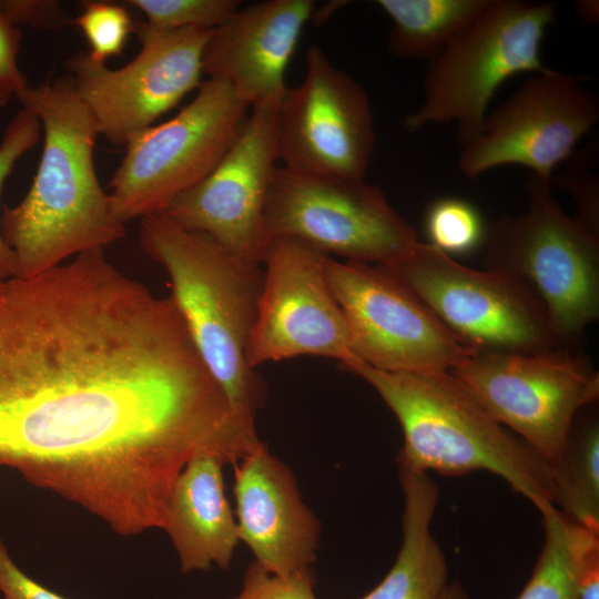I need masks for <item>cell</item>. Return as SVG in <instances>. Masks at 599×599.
I'll return each mask as SVG.
<instances>
[{
	"label": "cell",
	"instance_id": "cell-1",
	"mask_svg": "<svg viewBox=\"0 0 599 599\" xmlns=\"http://www.w3.org/2000/svg\"><path fill=\"white\" fill-rule=\"evenodd\" d=\"M255 429L169 297L103 248L0 288V467L121 536L161 529L193 457L234 464Z\"/></svg>",
	"mask_w": 599,
	"mask_h": 599
},
{
	"label": "cell",
	"instance_id": "cell-2",
	"mask_svg": "<svg viewBox=\"0 0 599 599\" xmlns=\"http://www.w3.org/2000/svg\"><path fill=\"white\" fill-rule=\"evenodd\" d=\"M18 100L40 120L43 149L23 200L3 206L0 232L16 254L17 277L30 278L119 241L126 227L100 185L98 129L70 77L29 87Z\"/></svg>",
	"mask_w": 599,
	"mask_h": 599
},
{
	"label": "cell",
	"instance_id": "cell-3",
	"mask_svg": "<svg viewBox=\"0 0 599 599\" xmlns=\"http://www.w3.org/2000/svg\"><path fill=\"white\" fill-rule=\"evenodd\" d=\"M341 367L368 383L398 419L404 435L399 468L445 476L486 470L540 514L556 507L551 467L493 418L449 370L387 372L361 361Z\"/></svg>",
	"mask_w": 599,
	"mask_h": 599
},
{
	"label": "cell",
	"instance_id": "cell-4",
	"mask_svg": "<svg viewBox=\"0 0 599 599\" xmlns=\"http://www.w3.org/2000/svg\"><path fill=\"white\" fill-rule=\"evenodd\" d=\"M144 253L167 273L174 301L205 366L234 410L255 423L266 387L246 362L263 286L262 264L165 214L140 220Z\"/></svg>",
	"mask_w": 599,
	"mask_h": 599
},
{
	"label": "cell",
	"instance_id": "cell-5",
	"mask_svg": "<svg viewBox=\"0 0 599 599\" xmlns=\"http://www.w3.org/2000/svg\"><path fill=\"white\" fill-rule=\"evenodd\" d=\"M555 3L488 0L469 26L428 63L423 101L404 120L418 132L434 124L455 123L463 146L480 130L498 88L519 73L549 70L541 42L555 22Z\"/></svg>",
	"mask_w": 599,
	"mask_h": 599
},
{
	"label": "cell",
	"instance_id": "cell-6",
	"mask_svg": "<svg viewBox=\"0 0 599 599\" xmlns=\"http://www.w3.org/2000/svg\"><path fill=\"white\" fill-rule=\"evenodd\" d=\"M550 185L530 174L527 211L498 217L483 245L489 268L532 288L567 345L599 315V238L565 213Z\"/></svg>",
	"mask_w": 599,
	"mask_h": 599
},
{
	"label": "cell",
	"instance_id": "cell-7",
	"mask_svg": "<svg viewBox=\"0 0 599 599\" xmlns=\"http://www.w3.org/2000/svg\"><path fill=\"white\" fill-rule=\"evenodd\" d=\"M383 266L470 353L536 354L565 345L538 295L514 274L467 267L419 241Z\"/></svg>",
	"mask_w": 599,
	"mask_h": 599
},
{
	"label": "cell",
	"instance_id": "cell-8",
	"mask_svg": "<svg viewBox=\"0 0 599 599\" xmlns=\"http://www.w3.org/2000/svg\"><path fill=\"white\" fill-rule=\"evenodd\" d=\"M250 110L229 82L209 78L175 116L134 135L110 181L116 216L126 224L163 213L213 170Z\"/></svg>",
	"mask_w": 599,
	"mask_h": 599
},
{
	"label": "cell",
	"instance_id": "cell-9",
	"mask_svg": "<svg viewBox=\"0 0 599 599\" xmlns=\"http://www.w3.org/2000/svg\"><path fill=\"white\" fill-rule=\"evenodd\" d=\"M449 372L552 471L578 412L599 396L598 373L585 356L562 347L536 354L470 353Z\"/></svg>",
	"mask_w": 599,
	"mask_h": 599
},
{
	"label": "cell",
	"instance_id": "cell-10",
	"mask_svg": "<svg viewBox=\"0 0 599 599\" xmlns=\"http://www.w3.org/2000/svg\"><path fill=\"white\" fill-rule=\"evenodd\" d=\"M268 236H290L346 261L389 265L418 242L383 191L364 179L276 169L265 205Z\"/></svg>",
	"mask_w": 599,
	"mask_h": 599
},
{
	"label": "cell",
	"instance_id": "cell-11",
	"mask_svg": "<svg viewBox=\"0 0 599 599\" xmlns=\"http://www.w3.org/2000/svg\"><path fill=\"white\" fill-rule=\"evenodd\" d=\"M134 33L141 49L120 69H109L87 52L67 60L69 77L99 135L118 146H125L200 88L203 53L212 30H160L139 21Z\"/></svg>",
	"mask_w": 599,
	"mask_h": 599
},
{
	"label": "cell",
	"instance_id": "cell-12",
	"mask_svg": "<svg viewBox=\"0 0 599 599\" xmlns=\"http://www.w3.org/2000/svg\"><path fill=\"white\" fill-rule=\"evenodd\" d=\"M326 276L357 361L387 372L450 370L470 352L390 271L364 262H326Z\"/></svg>",
	"mask_w": 599,
	"mask_h": 599
},
{
	"label": "cell",
	"instance_id": "cell-13",
	"mask_svg": "<svg viewBox=\"0 0 599 599\" xmlns=\"http://www.w3.org/2000/svg\"><path fill=\"white\" fill-rule=\"evenodd\" d=\"M599 120V101L579 77L549 69L528 78L487 114L461 146L458 167L468 179L504 165L527 167L551 182L555 169Z\"/></svg>",
	"mask_w": 599,
	"mask_h": 599
},
{
	"label": "cell",
	"instance_id": "cell-14",
	"mask_svg": "<svg viewBox=\"0 0 599 599\" xmlns=\"http://www.w3.org/2000/svg\"><path fill=\"white\" fill-rule=\"evenodd\" d=\"M329 255L301 240L272 237L263 258V286L247 347L251 368L298 356L357 361L326 276Z\"/></svg>",
	"mask_w": 599,
	"mask_h": 599
},
{
	"label": "cell",
	"instance_id": "cell-15",
	"mask_svg": "<svg viewBox=\"0 0 599 599\" xmlns=\"http://www.w3.org/2000/svg\"><path fill=\"white\" fill-rule=\"evenodd\" d=\"M376 144L365 89L318 45L306 52L302 83L287 88L277 112L278 161L317 175L364 179Z\"/></svg>",
	"mask_w": 599,
	"mask_h": 599
},
{
	"label": "cell",
	"instance_id": "cell-16",
	"mask_svg": "<svg viewBox=\"0 0 599 599\" xmlns=\"http://www.w3.org/2000/svg\"><path fill=\"white\" fill-rule=\"evenodd\" d=\"M278 105L251 108L213 170L163 212L181 227L203 233L236 255L260 264L271 241L264 214L278 167Z\"/></svg>",
	"mask_w": 599,
	"mask_h": 599
},
{
	"label": "cell",
	"instance_id": "cell-17",
	"mask_svg": "<svg viewBox=\"0 0 599 599\" xmlns=\"http://www.w3.org/2000/svg\"><path fill=\"white\" fill-rule=\"evenodd\" d=\"M233 467L240 541L255 562L281 577L312 572L319 522L303 501L291 469L263 443Z\"/></svg>",
	"mask_w": 599,
	"mask_h": 599
},
{
	"label": "cell",
	"instance_id": "cell-18",
	"mask_svg": "<svg viewBox=\"0 0 599 599\" xmlns=\"http://www.w3.org/2000/svg\"><path fill=\"white\" fill-rule=\"evenodd\" d=\"M314 7L312 0H268L240 8L212 30L203 73L229 82L250 108L281 103L285 70Z\"/></svg>",
	"mask_w": 599,
	"mask_h": 599
},
{
	"label": "cell",
	"instance_id": "cell-19",
	"mask_svg": "<svg viewBox=\"0 0 599 599\" xmlns=\"http://www.w3.org/2000/svg\"><path fill=\"white\" fill-rule=\"evenodd\" d=\"M216 456L193 457L177 476L162 528L177 554L182 572L229 569L240 542L235 514L225 495L223 466Z\"/></svg>",
	"mask_w": 599,
	"mask_h": 599
},
{
	"label": "cell",
	"instance_id": "cell-20",
	"mask_svg": "<svg viewBox=\"0 0 599 599\" xmlns=\"http://www.w3.org/2000/svg\"><path fill=\"white\" fill-rule=\"evenodd\" d=\"M403 541L384 579L361 599H439L447 588L445 554L432 534L439 493L428 474L399 468Z\"/></svg>",
	"mask_w": 599,
	"mask_h": 599
},
{
	"label": "cell",
	"instance_id": "cell-21",
	"mask_svg": "<svg viewBox=\"0 0 599 599\" xmlns=\"http://www.w3.org/2000/svg\"><path fill=\"white\" fill-rule=\"evenodd\" d=\"M488 0H377L392 21L389 52L400 59L437 58L479 14Z\"/></svg>",
	"mask_w": 599,
	"mask_h": 599
},
{
	"label": "cell",
	"instance_id": "cell-22",
	"mask_svg": "<svg viewBox=\"0 0 599 599\" xmlns=\"http://www.w3.org/2000/svg\"><path fill=\"white\" fill-rule=\"evenodd\" d=\"M555 506L570 521L599 532V424L590 416L572 425L554 470Z\"/></svg>",
	"mask_w": 599,
	"mask_h": 599
},
{
	"label": "cell",
	"instance_id": "cell-23",
	"mask_svg": "<svg viewBox=\"0 0 599 599\" xmlns=\"http://www.w3.org/2000/svg\"><path fill=\"white\" fill-rule=\"evenodd\" d=\"M541 516L545 542L529 580L516 599H579L565 517L557 507Z\"/></svg>",
	"mask_w": 599,
	"mask_h": 599
},
{
	"label": "cell",
	"instance_id": "cell-24",
	"mask_svg": "<svg viewBox=\"0 0 599 599\" xmlns=\"http://www.w3.org/2000/svg\"><path fill=\"white\" fill-rule=\"evenodd\" d=\"M430 245L451 256L467 254L483 245L486 226L478 210L458 197L434 201L425 216Z\"/></svg>",
	"mask_w": 599,
	"mask_h": 599
},
{
	"label": "cell",
	"instance_id": "cell-25",
	"mask_svg": "<svg viewBox=\"0 0 599 599\" xmlns=\"http://www.w3.org/2000/svg\"><path fill=\"white\" fill-rule=\"evenodd\" d=\"M145 22L160 30L200 28L214 30L241 7L237 0H129Z\"/></svg>",
	"mask_w": 599,
	"mask_h": 599
},
{
	"label": "cell",
	"instance_id": "cell-26",
	"mask_svg": "<svg viewBox=\"0 0 599 599\" xmlns=\"http://www.w3.org/2000/svg\"><path fill=\"white\" fill-rule=\"evenodd\" d=\"M82 12L74 19L85 37L88 55L98 63L122 53L135 22L123 4L105 1H84Z\"/></svg>",
	"mask_w": 599,
	"mask_h": 599
},
{
	"label": "cell",
	"instance_id": "cell-27",
	"mask_svg": "<svg viewBox=\"0 0 599 599\" xmlns=\"http://www.w3.org/2000/svg\"><path fill=\"white\" fill-rule=\"evenodd\" d=\"M42 133L41 122L29 109L22 106L7 125L0 142V194L6 179L17 161L37 145ZM18 276L14 252L0 232V281Z\"/></svg>",
	"mask_w": 599,
	"mask_h": 599
},
{
	"label": "cell",
	"instance_id": "cell-28",
	"mask_svg": "<svg viewBox=\"0 0 599 599\" xmlns=\"http://www.w3.org/2000/svg\"><path fill=\"white\" fill-rule=\"evenodd\" d=\"M314 586V571L281 577L254 561L246 569L241 591L232 599H317Z\"/></svg>",
	"mask_w": 599,
	"mask_h": 599
},
{
	"label": "cell",
	"instance_id": "cell-29",
	"mask_svg": "<svg viewBox=\"0 0 599 599\" xmlns=\"http://www.w3.org/2000/svg\"><path fill=\"white\" fill-rule=\"evenodd\" d=\"M565 526L579 599H599V532L577 525L566 517Z\"/></svg>",
	"mask_w": 599,
	"mask_h": 599
},
{
	"label": "cell",
	"instance_id": "cell-30",
	"mask_svg": "<svg viewBox=\"0 0 599 599\" xmlns=\"http://www.w3.org/2000/svg\"><path fill=\"white\" fill-rule=\"evenodd\" d=\"M21 39L20 30L0 14V106H6L12 98L19 99L29 89L17 63Z\"/></svg>",
	"mask_w": 599,
	"mask_h": 599
},
{
	"label": "cell",
	"instance_id": "cell-31",
	"mask_svg": "<svg viewBox=\"0 0 599 599\" xmlns=\"http://www.w3.org/2000/svg\"><path fill=\"white\" fill-rule=\"evenodd\" d=\"M0 14L13 26L26 24L38 29H60L70 20L55 0H0Z\"/></svg>",
	"mask_w": 599,
	"mask_h": 599
},
{
	"label": "cell",
	"instance_id": "cell-32",
	"mask_svg": "<svg viewBox=\"0 0 599 599\" xmlns=\"http://www.w3.org/2000/svg\"><path fill=\"white\" fill-rule=\"evenodd\" d=\"M0 591L4 599H68L24 573L0 538Z\"/></svg>",
	"mask_w": 599,
	"mask_h": 599
},
{
	"label": "cell",
	"instance_id": "cell-33",
	"mask_svg": "<svg viewBox=\"0 0 599 599\" xmlns=\"http://www.w3.org/2000/svg\"><path fill=\"white\" fill-rule=\"evenodd\" d=\"M556 184L575 197L579 209L575 219L587 230L598 235V176L590 173H566L557 179Z\"/></svg>",
	"mask_w": 599,
	"mask_h": 599
},
{
	"label": "cell",
	"instance_id": "cell-34",
	"mask_svg": "<svg viewBox=\"0 0 599 599\" xmlns=\"http://www.w3.org/2000/svg\"><path fill=\"white\" fill-rule=\"evenodd\" d=\"M577 13L586 23H596L599 18L598 1L581 0L576 2Z\"/></svg>",
	"mask_w": 599,
	"mask_h": 599
},
{
	"label": "cell",
	"instance_id": "cell-35",
	"mask_svg": "<svg viewBox=\"0 0 599 599\" xmlns=\"http://www.w3.org/2000/svg\"><path fill=\"white\" fill-rule=\"evenodd\" d=\"M439 599H469L467 592L458 583L448 585Z\"/></svg>",
	"mask_w": 599,
	"mask_h": 599
},
{
	"label": "cell",
	"instance_id": "cell-36",
	"mask_svg": "<svg viewBox=\"0 0 599 599\" xmlns=\"http://www.w3.org/2000/svg\"><path fill=\"white\" fill-rule=\"evenodd\" d=\"M2 285H3V282H2V281H0V288H1V286H2Z\"/></svg>",
	"mask_w": 599,
	"mask_h": 599
}]
</instances>
